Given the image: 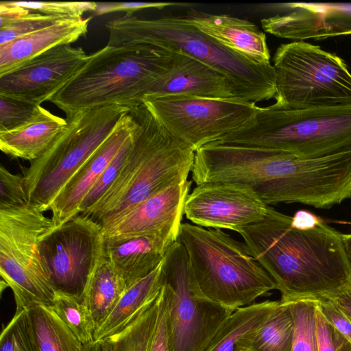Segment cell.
<instances>
[{
	"mask_svg": "<svg viewBox=\"0 0 351 351\" xmlns=\"http://www.w3.org/2000/svg\"><path fill=\"white\" fill-rule=\"evenodd\" d=\"M162 277L169 305L173 351H202L234 311L199 294L186 250L178 241L165 254Z\"/></svg>",
	"mask_w": 351,
	"mask_h": 351,
	"instance_id": "8fae6325",
	"label": "cell"
},
{
	"mask_svg": "<svg viewBox=\"0 0 351 351\" xmlns=\"http://www.w3.org/2000/svg\"><path fill=\"white\" fill-rule=\"evenodd\" d=\"M84 351H106L103 341H95L84 345Z\"/></svg>",
	"mask_w": 351,
	"mask_h": 351,
	"instance_id": "7bdbcfd3",
	"label": "cell"
},
{
	"mask_svg": "<svg viewBox=\"0 0 351 351\" xmlns=\"http://www.w3.org/2000/svg\"><path fill=\"white\" fill-rule=\"evenodd\" d=\"M142 102L171 134L195 152L250 123L261 110L239 98L147 95Z\"/></svg>",
	"mask_w": 351,
	"mask_h": 351,
	"instance_id": "30bf717a",
	"label": "cell"
},
{
	"mask_svg": "<svg viewBox=\"0 0 351 351\" xmlns=\"http://www.w3.org/2000/svg\"><path fill=\"white\" fill-rule=\"evenodd\" d=\"M130 112L136 123L130 152L114 183L85 215L103 231L149 197L187 181L194 162L195 152L165 130L143 102Z\"/></svg>",
	"mask_w": 351,
	"mask_h": 351,
	"instance_id": "7a4b0ae2",
	"label": "cell"
},
{
	"mask_svg": "<svg viewBox=\"0 0 351 351\" xmlns=\"http://www.w3.org/2000/svg\"><path fill=\"white\" fill-rule=\"evenodd\" d=\"M175 58L176 53L152 45H106L88 55L50 101L66 117L112 105L134 107L171 73Z\"/></svg>",
	"mask_w": 351,
	"mask_h": 351,
	"instance_id": "3957f363",
	"label": "cell"
},
{
	"mask_svg": "<svg viewBox=\"0 0 351 351\" xmlns=\"http://www.w3.org/2000/svg\"><path fill=\"white\" fill-rule=\"evenodd\" d=\"M45 111L40 105L0 94V132L19 129Z\"/></svg>",
	"mask_w": 351,
	"mask_h": 351,
	"instance_id": "1f68e13d",
	"label": "cell"
},
{
	"mask_svg": "<svg viewBox=\"0 0 351 351\" xmlns=\"http://www.w3.org/2000/svg\"><path fill=\"white\" fill-rule=\"evenodd\" d=\"M237 232L275 281L281 300L328 298L351 287L341 233L322 219L300 226L269 206L263 219Z\"/></svg>",
	"mask_w": 351,
	"mask_h": 351,
	"instance_id": "6da1fadb",
	"label": "cell"
},
{
	"mask_svg": "<svg viewBox=\"0 0 351 351\" xmlns=\"http://www.w3.org/2000/svg\"><path fill=\"white\" fill-rule=\"evenodd\" d=\"M131 108L112 105L66 117L67 124L48 149L22 168L29 201L45 212L77 171L112 133Z\"/></svg>",
	"mask_w": 351,
	"mask_h": 351,
	"instance_id": "52a82bcc",
	"label": "cell"
},
{
	"mask_svg": "<svg viewBox=\"0 0 351 351\" xmlns=\"http://www.w3.org/2000/svg\"><path fill=\"white\" fill-rule=\"evenodd\" d=\"M38 248L55 291L84 299L93 271L104 255L101 226L78 214L43 234Z\"/></svg>",
	"mask_w": 351,
	"mask_h": 351,
	"instance_id": "7c38bea8",
	"label": "cell"
},
{
	"mask_svg": "<svg viewBox=\"0 0 351 351\" xmlns=\"http://www.w3.org/2000/svg\"><path fill=\"white\" fill-rule=\"evenodd\" d=\"M136 125V121L129 112L121 119L108 138L69 180L49 208L54 227L80 213V206L84 198L132 135Z\"/></svg>",
	"mask_w": 351,
	"mask_h": 351,
	"instance_id": "2e32d148",
	"label": "cell"
},
{
	"mask_svg": "<svg viewBox=\"0 0 351 351\" xmlns=\"http://www.w3.org/2000/svg\"><path fill=\"white\" fill-rule=\"evenodd\" d=\"M293 317L294 332L291 351H317L314 298L288 300Z\"/></svg>",
	"mask_w": 351,
	"mask_h": 351,
	"instance_id": "4dcf8cb0",
	"label": "cell"
},
{
	"mask_svg": "<svg viewBox=\"0 0 351 351\" xmlns=\"http://www.w3.org/2000/svg\"><path fill=\"white\" fill-rule=\"evenodd\" d=\"M341 238L343 243L346 255L351 263V233L350 234H342Z\"/></svg>",
	"mask_w": 351,
	"mask_h": 351,
	"instance_id": "b9f144b4",
	"label": "cell"
},
{
	"mask_svg": "<svg viewBox=\"0 0 351 351\" xmlns=\"http://www.w3.org/2000/svg\"><path fill=\"white\" fill-rule=\"evenodd\" d=\"M325 319L351 342V321L326 298H314Z\"/></svg>",
	"mask_w": 351,
	"mask_h": 351,
	"instance_id": "ab89813d",
	"label": "cell"
},
{
	"mask_svg": "<svg viewBox=\"0 0 351 351\" xmlns=\"http://www.w3.org/2000/svg\"><path fill=\"white\" fill-rule=\"evenodd\" d=\"M87 57L80 47L64 45L53 48L0 75V94L40 105L66 85Z\"/></svg>",
	"mask_w": 351,
	"mask_h": 351,
	"instance_id": "5bb4252c",
	"label": "cell"
},
{
	"mask_svg": "<svg viewBox=\"0 0 351 351\" xmlns=\"http://www.w3.org/2000/svg\"><path fill=\"white\" fill-rule=\"evenodd\" d=\"M50 307L84 345L95 341L97 326L84 299L56 293Z\"/></svg>",
	"mask_w": 351,
	"mask_h": 351,
	"instance_id": "f1b7e54d",
	"label": "cell"
},
{
	"mask_svg": "<svg viewBox=\"0 0 351 351\" xmlns=\"http://www.w3.org/2000/svg\"><path fill=\"white\" fill-rule=\"evenodd\" d=\"M186 181L149 197L104 230L106 237L166 234L178 238L184 202L191 185Z\"/></svg>",
	"mask_w": 351,
	"mask_h": 351,
	"instance_id": "e0dca14e",
	"label": "cell"
},
{
	"mask_svg": "<svg viewBox=\"0 0 351 351\" xmlns=\"http://www.w3.org/2000/svg\"><path fill=\"white\" fill-rule=\"evenodd\" d=\"M97 8L94 16H101L112 12H123L126 16H132L134 13L143 9H162L167 6L180 5L171 2H110L96 3Z\"/></svg>",
	"mask_w": 351,
	"mask_h": 351,
	"instance_id": "f35d334b",
	"label": "cell"
},
{
	"mask_svg": "<svg viewBox=\"0 0 351 351\" xmlns=\"http://www.w3.org/2000/svg\"><path fill=\"white\" fill-rule=\"evenodd\" d=\"M268 206L247 185L210 182L196 185L189 193L184 214L196 226L237 232L263 219Z\"/></svg>",
	"mask_w": 351,
	"mask_h": 351,
	"instance_id": "4fadbf2b",
	"label": "cell"
},
{
	"mask_svg": "<svg viewBox=\"0 0 351 351\" xmlns=\"http://www.w3.org/2000/svg\"><path fill=\"white\" fill-rule=\"evenodd\" d=\"M315 324L317 351H351V342L325 319L317 306Z\"/></svg>",
	"mask_w": 351,
	"mask_h": 351,
	"instance_id": "74e56055",
	"label": "cell"
},
{
	"mask_svg": "<svg viewBox=\"0 0 351 351\" xmlns=\"http://www.w3.org/2000/svg\"><path fill=\"white\" fill-rule=\"evenodd\" d=\"M279 13L262 19L265 32L303 41L351 35V4L286 3L264 6Z\"/></svg>",
	"mask_w": 351,
	"mask_h": 351,
	"instance_id": "9a60e30c",
	"label": "cell"
},
{
	"mask_svg": "<svg viewBox=\"0 0 351 351\" xmlns=\"http://www.w3.org/2000/svg\"><path fill=\"white\" fill-rule=\"evenodd\" d=\"M197 29L227 48L259 63H269L265 34L252 22L226 14L196 11L184 15Z\"/></svg>",
	"mask_w": 351,
	"mask_h": 351,
	"instance_id": "d6986e66",
	"label": "cell"
},
{
	"mask_svg": "<svg viewBox=\"0 0 351 351\" xmlns=\"http://www.w3.org/2000/svg\"><path fill=\"white\" fill-rule=\"evenodd\" d=\"M328 298L351 321V287Z\"/></svg>",
	"mask_w": 351,
	"mask_h": 351,
	"instance_id": "60d3db41",
	"label": "cell"
},
{
	"mask_svg": "<svg viewBox=\"0 0 351 351\" xmlns=\"http://www.w3.org/2000/svg\"><path fill=\"white\" fill-rule=\"evenodd\" d=\"M44 213L31 202L0 209V274L14 293L16 309L51 306L56 295L38 248L42 235L54 227Z\"/></svg>",
	"mask_w": 351,
	"mask_h": 351,
	"instance_id": "9c48e42d",
	"label": "cell"
},
{
	"mask_svg": "<svg viewBox=\"0 0 351 351\" xmlns=\"http://www.w3.org/2000/svg\"><path fill=\"white\" fill-rule=\"evenodd\" d=\"M105 27L108 45H148L193 58L223 74L239 99L256 104L276 96V73L271 62L259 63L226 47L185 16L145 19L124 15L108 21Z\"/></svg>",
	"mask_w": 351,
	"mask_h": 351,
	"instance_id": "277c9868",
	"label": "cell"
},
{
	"mask_svg": "<svg viewBox=\"0 0 351 351\" xmlns=\"http://www.w3.org/2000/svg\"><path fill=\"white\" fill-rule=\"evenodd\" d=\"M162 263L163 261L149 274L126 287L114 309L97 328L95 341H104L122 332L156 301L162 285Z\"/></svg>",
	"mask_w": 351,
	"mask_h": 351,
	"instance_id": "7402d4cb",
	"label": "cell"
},
{
	"mask_svg": "<svg viewBox=\"0 0 351 351\" xmlns=\"http://www.w3.org/2000/svg\"><path fill=\"white\" fill-rule=\"evenodd\" d=\"M66 124V119L46 110L19 129L0 132V149L6 155L32 162L43 154Z\"/></svg>",
	"mask_w": 351,
	"mask_h": 351,
	"instance_id": "603a6c76",
	"label": "cell"
},
{
	"mask_svg": "<svg viewBox=\"0 0 351 351\" xmlns=\"http://www.w3.org/2000/svg\"><path fill=\"white\" fill-rule=\"evenodd\" d=\"M93 16L62 19L0 45V75L10 72L58 46L71 45L88 32Z\"/></svg>",
	"mask_w": 351,
	"mask_h": 351,
	"instance_id": "ffe728a7",
	"label": "cell"
},
{
	"mask_svg": "<svg viewBox=\"0 0 351 351\" xmlns=\"http://www.w3.org/2000/svg\"><path fill=\"white\" fill-rule=\"evenodd\" d=\"M62 19L33 13L11 1L0 2V45L51 26Z\"/></svg>",
	"mask_w": 351,
	"mask_h": 351,
	"instance_id": "83f0119b",
	"label": "cell"
},
{
	"mask_svg": "<svg viewBox=\"0 0 351 351\" xmlns=\"http://www.w3.org/2000/svg\"><path fill=\"white\" fill-rule=\"evenodd\" d=\"M29 202L23 176L10 173L0 167V209L22 206Z\"/></svg>",
	"mask_w": 351,
	"mask_h": 351,
	"instance_id": "8d00e7d4",
	"label": "cell"
},
{
	"mask_svg": "<svg viewBox=\"0 0 351 351\" xmlns=\"http://www.w3.org/2000/svg\"><path fill=\"white\" fill-rule=\"evenodd\" d=\"M275 108L303 109L351 105V73L338 56L319 46L293 41L278 47Z\"/></svg>",
	"mask_w": 351,
	"mask_h": 351,
	"instance_id": "ba28073f",
	"label": "cell"
},
{
	"mask_svg": "<svg viewBox=\"0 0 351 351\" xmlns=\"http://www.w3.org/2000/svg\"><path fill=\"white\" fill-rule=\"evenodd\" d=\"M157 313L158 298L127 328L101 341L106 351H146Z\"/></svg>",
	"mask_w": 351,
	"mask_h": 351,
	"instance_id": "f546056e",
	"label": "cell"
},
{
	"mask_svg": "<svg viewBox=\"0 0 351 351\" xmlns=\"http://www.w3.org/2000/svg\"><path fill=\"white\" fill-rule=\"evenodd\" d=\"M0 351H37L29 330L26 308L16 309L11 321L3 329Z\"/></svg>",
	"mask_w": 351,
	"mask_h": 351,
	"instance_id": "e575fe53",
	"label": "cell"
},
{
	"mask_svg": "<svg viewBox=\"0 0 351 351\" xmlns=\"http://www.w3.org/2000/svg\"><path fill=\"white\" fill-rule=\"evenodd\" d=\"M178 241L186 250L198 292L213 302L235 311L276 289L245 243L222 230L182 223Z\"/></svg>",
	"mask_w": 351,
	"mask_h": 351,
	"instance_id": "5b68a950",
	"label": "cell"
},
{
	"mask_svg": "<svg viewBox=\"0 0 351 351\" xmlns=\"http://www.w3.org/2000/svg\"><path fill=\"white\" fill-rule=\"evenodd\" d=\"M177 241L178 237L166 234L104 236V256L128 287L153 271Z\"/></svg>",
	"mask_w": 351,
	"mask_h": 351,
	"instance_id": "ac0fdd59",
	"label": "cell"
},
{
	"mask_svg": "<svg viewBox=\"0 0 351 351\" xmlns=\"http://www.w3.org/2000/svg\"><path fill=\"white\" fill-rule=\"evenodd\" d=\"M146 351H173L169 305L162 285L158 297L157 317Z\"/></svg>",
	"mask_w": 351,
	"mask_h": 351,
	"instance_id": "d590c367",
	"label": "cell"
},
{
	"mask_svg": "<svg viewBox=\"0 0 351 351\" xmlns=\"http://www.w3.org/2000/svg\"><path fill=\"white\" fill-rule=\"evenodd\" d=\"M12 3L33 13L62 19H79L88 12H94L97 3L91 1H11Z\"/></svg>",
	"mask_w": 351,
	"mask_h": 351,
	"instance_id": "d6a6232c",
	"label": "cell"
},
{
	"mask_svg": "<svg viewBox=\"0 0 351 351\" xmlns=\"http://www.w3.org/2000/svg\"><path fill=\"white\" fill-rule=\"evenodd\" d=\"M132 134L100 175L84 198L80 206V214L86 215L95 206L115 181L130 152L132 145Z\"/></svg>",
	"mask_w": 351,
	"mask_h": 351,
	"instance_id": "836d02e7",
	"label": "cell"
},
{
	"mask_svg": "<svg viewBox=\"0 0 351 351\" xmlns=\"http://www.w3.org/2000/svg\"><path fill=\"white\" fill-rule=\"evenodd\" d=\"M26 312L37 351H84V345L50 306L34 304Z\"/></svg>",
	"mask_w": 351,
	"mask_h": 351,
	"instance_id": "d4e9b609",
	"label": "cell"
},
{
	"mask_svg": "<svg viewBox=\"0 0 351 351\" xmlns=\"http://www.w3.org/2000/svg\"><path fill=\"white\" fill-rule=\"evenodd\" d=\"M294 322L289 301L280 300L265 322L237 343L239 351H291Z\"/></svg>",
	"mask_w": 351,
	"mask_h": 351,
	"instance_id": "cb8c5ba5",
	"label": "cell"
},
{
	"mask_svg": "<svg viewBox=\"0 0 351 351\" xmlns=\"http://www.w3.org/2000/svg\"><path fill=\"white\" fill-rule=\"evenodd\" d=\"M216 143L273 149L304 158L350 151L351 105L261 108L250 123Z\"/></svg>",
	"mask_w": 351,
	"mask_h": 351,
	"instance_id": "8992f818",
	"label": "cell"
},
{
	"mask_svg": "<svg viewBox=\"0 0 351 351\" xmlns=\"http://www.w3.org/2000/svg\"><path fill=\"white\" fill-rule=\"evenodd\" d=\"M171 94L205 98H238L234 86L223 74L181 53H176L171 73L149 95Z\"/></svg>",
	"mask_w": 351,
	"mask_h": 351,
	"instance_id": "44dd1931",
	"label": "cell"
},
{
	"mask_svg": "<svg viewBox=\"0 0 351 351\" xmlns=\"http://www.w3.org/2000/svg\"><path fill=\"white\" fill-rule=\"evenodd\" d=\"M127 285L104 255L86 287L84 300L97 328L114 309Z\"/></svg>",
	"mask_w": 351,
	"mask_h": 351,
	"instance_id": "484cf974",
	"label": "cell"
},
{
	"mask_svg": "<svg viewBox=\"0 0 351 351\" xmlns=\"http://www.w3.org/2000/svg\"><path fill=\"white\" fill-rule=\"evenodd\" d=\"M278 302L267 300L237 308L221 324L202 351H239V341L258 328Z\"/></svg>",
	"mask_w": 351,
	"mask_h": 351,
	"instance_id": "4316f807",
	"label": "cell"
}]
</instances>
